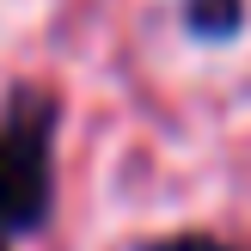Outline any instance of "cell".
<instances>
[{
    "label": "cell",
    "mask_w": 251,
    "mask_h": 251,
    "mask_svg": "<svg viewBox=\"0 0 251 251\" xmlns=\"http://www.w3.org/2000/svg\"><path fill=\"white\" fill-rule=\"evenodd\" d=\"M166 251H233V245H221V239H178V245H166Z\"/></svg>",
    "instance_id": "3957f363"
},
{
    "label": "cell",
    "mask_w": 251,
    "mask_h": 251,
    "mask_svg": "<svg viewBox=\"0 0 251 251\" xmlns=\"http://www.w3.org/2000/svg\"><path fill=\"white\" fill-rule=\"evenodd\" d=\"M239 0H196V31H233Z\"/></svg>",
    "instance_id": "7a4b0ae2"
},
{
    "label": "cell",
    "mask_w": 251,
    "mask_h": 251,
    "mask_svg": "<svg viewBox=\"0 0 251 251\" xmlns=\"http://www.w3.org/2000/svg\"><path fill=\"white\" fill-rule=\"evenodd\" d=\"M49 208V147H43V117H19L0 129V233L37 227Z\"/></svg>",
    "instance_id": "6da1fadb"
}]
</instances>
